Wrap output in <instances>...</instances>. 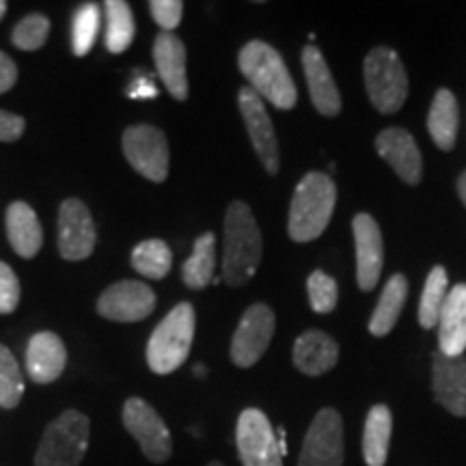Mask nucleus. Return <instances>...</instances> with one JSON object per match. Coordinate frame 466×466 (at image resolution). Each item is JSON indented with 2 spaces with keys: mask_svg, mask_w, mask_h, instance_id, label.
Segmentation results:
<instances>
[{
  "mask_svg": "<svg viewBox=\"0 0 466 466\" xmlns=\"http://www.w3.org/2000/svg\"><path fill=\"white\" fill-rule=\"evenodd\" d=\"M236 445L242 466H283L275 430L259 408H247L238 417Z\"/></svg>",
  "mask_w": 466,
  "mask_h": 466,
  "instance_id": "nucleus-7",
  "label": "nucleus"
},
{
  "mask_svg": "<svg viewBox=\"0 0 466 466\" xmlns=\"http://www.w3.org/2000/svg\"><path fill=\"white\" fill-rule=\"evenodd\" d=\"M89 417L80 410H66L52 421L42 436L35 466H80L89 450Z\"/></svg>",
  "mask_w": 466,
  "mask_h": 466,
  "instance_id": "nucleus-5",
  "label": "nucleus"
},
{
  "mask_svg": "<svg viewBox=\"0 0 466 466\" xmlns=\"http://www.w3.org/2000/svg\"><path fill=\"white\" fill-rule=\"evenodd\" d=\"M447 288H450V279L442 266H434L430 270L428 279H425L423 291H421V302H419V324L423 329H434L439 326V318L442 307L447 300Z\"/></svg>",
  "mask_w": 466,
  "mask_h": 466,
  "instance_id": "nucleus-28",
  "label": "nucleus"
},
{
  "mask_svg": "<svg viewBox=\"0 0 466 466\" xmlns=\"http://www.w3.org/2000/svg\"><path fill=\"white\" fill-rule=\"evenodd\" d=\"M458 195H460V199H462V203L466 206V171L458 177Z\"/></svg>",
  "mask_w": 466,
  "mask_h": 466,
  "instance_id": "nucleus-40",
  "label": "nucleus"
},
{
  "mask_svg": "<svg viewBox=\"0 0 466 466\" xmlns=\"http://www.w3.org/2000/svg\"><path fill=\"white\" fill-rule=\"evenodd\" d=\"M217 268V236L212 231L203 233L195 240L192 255L184 261L182 279L192 289H203L214 281Z\"/></svg>",
  "mask_w": 466,
  "mask_h": 466,
  "instance_id": "nucleus-27",
  "label": "nucleus"
},
{
  "mask_svg": "<svg viewBox=\"0 0 466 466\" xmlns=\"http://www.w3.org/2000/svg\"><path fill=\"white\" fill-rule=\"evenodd\" d=\"M5 14H7V3H5V0H0V20H3Z\"/></svg>",
  "mask_w": 466,
  "mask_h": 466,
  "instance_id": "nucleus-42",
  "label": "nucleus"
},
{
  "mask_svg": "<svg viewBox=\"0 0 466 466\" xmlns=\"http://www.w3.org/2000/svg\"><path fill=\"white\" fill-rule=\"evenodd\" d=\"M261 231L253 212L244 201H233L225 214L223 279L231 288L247 285L261 261Z\"/></svg>",
  "mask_w": 466,
  "mask_h": 466,
  "instance_id": "nucleus-1",
  "label": "nucleus"
},
{
  "mask_svg": "<svg viewBox=\"0 0 466 466\" xmlns=\"http://www.w3.org/2000/svg\"><path fill=\"white\" fill-rule=\"evenodd\" d=\"M25 126L20 115L0 110V143H15L25 134Z\"/></svg>",
  "mask_w": 466,
  "mask_h": 466,
  "instance_id": "nucleus-37",
  "label": "nucleus"
},
{
  "mask_svg": "<svg viewBox=\"0 0 466 466\" xmlns=\"http://www.w3.org/2000/svg\"><path fill=\"white\" fill-rule=\"evenodd\" d=\"M50 35V20L44 14L22 17L14 28V46L20 50H39Z\"/></svg>",
  "mask_w": 466,
  "mask_h": 466,
  "instance_id": "nucleus-33",
  "label": "nucleus"
},
{
  "mask_svg": "<svg viewBox=\"0 0 466 466\" xmlns=\"http://www.w3.org/2000/svg\"><path fill=\"white\" fill-rule=\"evenodd\" d=\"M96 225L80 199H66L58 209V253L67 261L86 259L96 248Z\"/></svg>",
  "mask_w": 466,
  "mask_h": 466,
  "instance_id": "nucleus-13",
  "label": "nucleus"
},
{
  "mask_svg": "<svg viewBox=\"0 0 466 466\" xmlns=\"http://www.w3.org/2000/svg\"><path fill=\"white\" fill-rule=\"evenodd\" d=\"M20 305V281L9 264L0 261V316H9Z\"/></svg>",
  "mask_w": 466,
  "mask_h": 466,
  "instance_id": "nucleus-35",
  "label": "nucleus"
},
{
  "mask_svg": "<svg viewBox=\"0 0 466 466\" xmlns=\"http://www.w3.org/2000/svg\"><path fill=\"white\" fill-rule=\"evenodd\" d=\"M238 106H240L244 126H247L248 138L259 162L268 173L277 175L281 168V156H279L275 126H272L270 115L264 106V100L250 86H242L238 93Z\"/></svg>",
  "mask_w": 466,
  "mask_h": 466,
  "instance_id": "nucleus-12",
  "label": "nucleus"
},
{
  "mask_svg": "<svg viewBox=\"0 0 466 466\" xmlns=\"http://www.w3.org/2000/svg\"><path fill=\"white\" fill-rule=\"evenodd\" d=\"M302 72H305L309 93H311L313 106L319 115L337 116L341 113V96L337 89L333 74H330L329 63L319 48L307 44L302 48Z\"/></svg>",
  "mask_w": 466,
  "mask_h": 466,
  "instance_id": "nucleus-18",
  "label": "nucleus"
},
{
  "mask_svg": "<svg viewBox=\"0 0 466 466\" xmlns=\"http://www.w3.org/2000/svg\"><path fill=\"white\" fill-rule=\"evenodd\" d=\"M17 80L15 61L0 50V93H7Z\"/></svg>",
  "mask_w": 466,
  "mask_h": 466,
  "instance_id": "nucleus-39",
  "label": "nucleus"
},
{
  "mask_svg": "<svg viewBox=\"0 0 466 466\" xmlns=\"http://www.w3.org/2000/svg\"><path fill=\"white\" fill-rule=\"evenodd\" d=\"M432 391L439 404L453 417H466V359L432 357Z\"/></svg>",
  "mask_w": 466,
  "mask_h": 466,
  "instance_id": "nucleus-17",
  "label": "nucleus"
},
{
  "mask_svg": "<svg viewBox=\"0 0 466 466\" xmlns=\"http://www.w3.org/2000/svg\"><path fill=\"white\" fill-rule=\"evenodd\" d=\"M393 434V415L389 406L376 404L370 408L363 428V460L367 466H384L389 458Z\"/></svg>",
  "mask_w": 466,
  "mask_h": 466,
  "instance_id": "nucleus-24",
  "label": "nucleus"
},
{
  "mask_svg": "<svg viewBox=\"0 0 466 466\" xmlns=\"http://www.w3.org/2000/svg\"><path fill=\"white\" fill-rule=\"evenodd\" d=\"M7 236L20 258L33 259L42 250L44 229L35 209L25 201L11 203L7 209Z\"/></svg>",
  "mask_w": 466,
  "mask_h": 466,
  "instance_id": "nucleus-23",
  "label": "nucleus"
},
{
  "mask_svg": "<svg viewBox=\"0 0 466 466\" xmlns=\"http://www.w3.org/2000/svg\"><path fill=\"white\" fill-rule=\"evenodd\" d=\"M291 360L300 374L318 378L329 374L339 360V346L322 330H307L294 343Z\"/></svg>",
  "mask_w": 466,
  "mask_h": 466,
  "instance_id": "nucleus-21",
  "label": "nucleus"
},
{
  "mask_svg": "<svg viewBox=\"0 0 466 466\" xmlns=\"http://www.w3.org/2000/svg\"><path fill=\"white\" fill-rule=\"evenodd\" d=\"M100 31V7L97 5H83L74 15L72 26V48L76 56H85L96 44Z\"/></svg>",
  "mask_w": 466,
  "mask_h": 466,
  "instance_id": "nucleus-32",
  "label": "nucleus"
},
{
  "mask_svg": "<svg viewBox=\"0 0 466 466\" xmlns=\"http://www.w3.org/2000/svg\"><path fill=\"white\" fill-rule=\"evenodd\" d=\"M277 441H279V450H281V453L285 456V453H288V441H285V428H279V430H277Z\"/></svg>",
  "mask_w": 466,
  "mask_h": 466,
  "instance_id": "nucleus-41",
  "label": "nucleus"
},
{
  "mask_svg": "<svg viewBox=\"0 0 466 466\" xmlns=\"http://www.w3.org/2000/svg\"><path fill=\"white\" fill-rule=\"evenodd\" d=\"M367 96L382 115H393L408 97V74L400 55L387 46L370 50L363 66Z\"/></svg>",
  "mask_w": 466,
  "mask_h": 466,
  "instance_id": "nucleus-6",
  "label": "nucleus"
},
{
  "mask_svg": "<svg viewBox=\"0 0 466 466\" xmlns=\"http://www.w3.org/2000/svg\"><path fill=\"white\" fill-rule=\"evenodd\" d=\"M439 352L445 357H462L466 352V283L447 294L439 318Z\"/></svg>",
  "mask_w": 466,
  "mask_h": 466,
  "instance_id": "nucleus-22",
  "label": "nucleus"
},
{
  "mask_svg": "<svg viewBox=\"0 0 466 466\" xmlns=\"http://www.w3.org/2000/svg\"><path fill=\"white\" fill-rule=\"evenodd\" d=\"M149 9L156 25L162 26L165 33H173L184 15L182 0H154V3H149Z\"/></svg>",
  "mask_w": 466,
  "mask_h": 466,
  "instance_id": "nucleus-36",
  "label": "nucleus"
},
{
  "mask_svg": "<svg viewBox=\"0 0 466 466\" xmlns=\"http://www.w3.org/2000/svg\"><path fill=\"white\" fill-rule=\"evenodd\" d=\"M337 188L326 173H307L296 186L289 206L288 233L294 242L318 240L333 218Z\"/></svg>",
  "mask_w": 466,
  "mask_h": 466,
  "instance_id": "nucleus-3",
  "label": "nucleus"
},
{
  "mask_svg": "<svg viewBox=\"0 0 466 466\" xmlns=\"http://www.w3.org/2000/svg\"><path fill=\"white\" fill-rule=\"evenodd\" d=\"M299 466H343V419L335 408H322L309 425Z\"/></svg>",
  "mask_w": 466,
  "mask_h": 466,
  "instance_id": "nucleus-10",
  "label": "nucleus"
},
{
  "mask_svg": "<svg viewBox=\"0 0 466 466\" xmlns=\"http://www.w3.org/2000/svg\"><path fill=\"white\" fill-rule=\"evenodd\" d=\"M124 154L130 167L149 182L162 184L168 175V143L154 126H130L124 134Z\"/></svg>",
  "mask_w": 466,
  "mask_h": 466,
  "instance_id": "nucleus-9",
  "label": "nucleus"
},
{
  "mask_svg": "<svg viewBox=\"0 0 466 466\" xmlns=\"http://www.w3.org/2000/svg\"><path fill=\"white\" fill-rule=\"evenodd\" d=\"M127 96H130L132 100H151V97L158 96V89H156V85L151 83L149 76L141 74L138 78L132 80L130 89H127Z\"/></svg>",
  "mask_w": 466,
  "mask_h": 466,
  "instance_id": "nucleus-38",
  "label": "nucleus"
},
{
  "mask_svg": "<svg viewBox=\"0 0 466 466\" xmlns=\"http://www.w3.org/2000/svg\"><path fill=\"white\" fill-rule=\"evenodd\" d=\"M25 395V378L9 348L0 343V406L15 408Z\"/></svg>",
  "mask_w": 466,
  "mask_h": 466,
  "instance_id": "nucleus-31",
  "label": "nucleus"
},
{
  "mask_svg": "<svg viewBox=\"0 0 466 466\" xmlns=\"http://www.w3.org/2000/svg\"><path fill=\"white\" fill-rule=\"evenodd\" d=\"M67 365V350L55 333H37L26 348V371L33 382L50 384L61 378Z\"/></svg>",
  "mask_w": 466,
  "mask_h": 466,
  "instance_id": "nucleus-20",
  "label": "nucleus"
},
{
  "mask_svg": "<svg viewBox=\"0 0 466 466\" xmlns=\"http://www.w3.org/2000/svg\"><path fill=\"white\" fill-rule=\"evenodd\" d=\"M275 311L264 302L248 307L231 339V360L238 367H253L264 357L272 337H275Z\"/></svg>",
  "mask_w": 466,
  "mask_h": 466,
  "instance_id": "nucleus-11",
  "label": "nucleus"
},
{
  "mask_svg": "<svg viewBox=\"0 0 466 466\" xmlns=\"http://www.w3.org/2000/svg\"><path fill=\"white\" fill-rule=\"evenodd\" d=\"M132 266L138 275L160 281L171 272L173 255L167 242L145 240L132 250Z\"/></svg>",
  "mask_w": 466,
  "mask_h": 466,
  "instance_id": "nucleus-29",
  "label": "nucleus"
},
{
  "mask_svg": "<svg viewBox=\"0 0 466 466\" xmlns=\"http://www.w3.org/2000/svg\"><path fill=\"white\" fill-rule=\"evenodd\" d=\"M238 67L261 100H268L279 110H291L296 106L299 89L283 56L270 44L259 39L248 42L238 55Z\"/></svg>",
  "mask_w": 466,
  "mask_h": 466,
  "instance_id": "nucleus-2",
  "label": "nucleus"
},
{
  "mask_svg": "<svg viewBox=\"0 0 466 466\" xmlns=\"http://www.w3.org/2000/svg\"><path fill=\"white\" fill-rule=\"evenodd\" d=\"M307 291H309V305H311V309L316 313H330L337 307V300H339V288H337V281L322 270H316L307 279Z\"/></svg>",
  "mask_w": 466,
  "mask_h": 466,
  "instance_id": "nucleus-34",
  "label": "nucleus"
},
{
  "mask_svg": "<svg viewBox=\"0 0 466 466\" xmlns=\"http://www.w3.org/2000/svg\"><path fill=\"white\" fill-rule=\"evenodd\" d=\"M458 126L460 108L456 96L450 89H439L428 115V132L436 143V147L442 151H451L453 145H456Z\"/></svg>",
  "mask_w": 466,
  "mask_h": 466,
  "instance_id": "nucleus-25",
  "label": "nucleus"
},
{
  "mask_svg": "<svg viewBox=\"0 0 466 466\" xmlns=\"http://www.w3.org/2000/svg\"><path fill=\"white\" fill-rule=\"evenodd\" d=\"M208 466H225V464H220V462H209Z\"/></svg>",
  "mask_w": 466,
  "mask_h": 466,
  "instance_id": "nucleus-44",
  "label": "nucleus"
},
{
  "mask_svg": "<svg viewBox=\"0 0 466 466\" xmlns=\"http://www.w3.org/2000/svg\"><path fill=\"white\" fill-rule=\"evenodd\" d=\"M408 299V279L404 275H393L384 285L380 300L370 318V333L374 337L389 335L398 324V318Z\"/></svg>",
  "mask_w": 466,
  "mask_h": 466,
  "instance_id": "nucleus-26",
  "label": "nucleus"
},
{
  "mask_svg": "<svg viewBox=\"0 0 466 466\" xmlns=\"http://www.w3.org/2000/svg\"><path fill=\"white\" fill-rule=\"evenodd\" d=\"M195 374H197V376L206 374V370H203V365H197V367H195Z\"/></svg>",
  "mask_w": 466,
  "mask_h": 466,
  "instance_id": "nucleus-43",
  "label": "nucleus"
},
{
  "mask_svg": "<svg viewBox=\"0 0 466 466\" xmlns=\"http://www.w3.org/2000/svg\"><path fill=\"white\" fill-rule=\"evenodd\" d=\"M106 9V48L113 52V55H119V52H126L130 48L134 39V15L130 5L124 3V0H108L104 5Z\"/></svg>",
  "mask_w": 466,
  "mask_h": 466,
  "instance_id": "nucleus-30",
  "label": "nucleus"
},
{
  "mask_svg": "<svg viewBox=\"0 0 466 466\" xmlns=\"http://www.w3.org/2000/svg\"><path fill=\"white\" fill-rule=\"evenodd\" d=\"M124 425L134 441L141 445L145 458L162 464L171 458L173 439L167 423L156 408L141 398H130L124 406Z\"/></svg>",
  "mask_w": 466,
  "mask_h": 466,
  "instance_id": "nucleus-8",
  "label": "nucleus"
},
{
  "mask_svg": "<svg viewBox=\"0 0 466 466\" xmlns=\"http://www.w3.org/2000/svg\"><path fill=\"white\" fill-rule=\"evenodd\" d=\"M154 63L167 91L177 102L188 97V74H186V46L175 33L162 31L154 42Z\"/></svg>",
  "mask_w": 466,
  "mask_h": 466,
  "instance_id": "nucleus-19",
  "label": "nucleus"
},
{
  "mask_svg": "<svg viewBox=\"0 0 466 466\" xmlns=\"http://www.w3.org/2000/svg\"><path fill=\"white\" fill-rule=\"evenodd\" d=\"M195 339V309L190 302H179L156 326L147 343V365L154 374L167 376L179 370L188 359Z\"/></svg>",
  "mask_w": 466,
  "mask_h": 466,
  "instance_id": "nucleus-4",
  "label": "nucleus"
},
{
  "mask_svg": "<svg viewBox=\"0 0 466 466\" xmlns=\"http://www.w3.org/2000/svg\"><path fill=\"white\" fill-rule=\"evenodd\" d=\"M156 309V294L141 281H119L102 291L97 313L110 322H141Z\"/></svg>",
  "mask_w": 466,
  "mask_h": 466,
  "instance_id": "nucleus-14",
  "label": "nucleus"
},
{
  "mask_svg": "<svg viewBox=\"0 0 466 466\" xmlns=\"http://www.w3.org/2000/svg\"><path fill=\"white\" fill-rule=\"evenodd\" d=\"M376 151L389 165L401 182L417 186L423 177V160L421 151L412 134L404 127H387L376 137Z\"/></svg>",
  "mask_w": 466,
  "mask_h": 466,
  "instance_id": "nucleus-16",
  "label": "nucleus"
},
{
  "mask_svg": "<svg viewBox=\"0 0 466 466\" xmlns=\"http://www.w3.org/2000/svg\"><path fill=\"white\" fill-rule=\"evenodd\" d=\"M354 247H357V283L363 291H371L380 281L384 266V244L380 227L370 214H357L352 220Z\"/></svg>",
  "mask_w": 466,
  "mask_h": 466,
  "instance_id": "nucleus-15",
  "label": "nucleus"
}]
</instances>
